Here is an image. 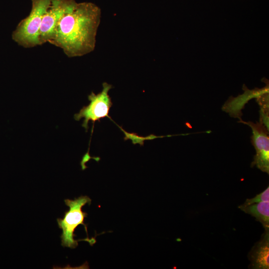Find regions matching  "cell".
<instances>
[{
    "instance_id": "2",
    "label": "cell",
    "mask_w": 269,
    "mask_h": 269,
    "mask_svg": "<svg viewBox=\"0 0 269 269\" xmlns=\"http://www.w3.org/2000/svg\"><path fill=\"white\" fill-rule=\"evenodd\" d=\"M64 202L69 209L64 213L63 218L57 219L59 228L62 230L61 246L75 249L81 241H87L92 246L96 241L95 238H88L87 226L84 222L88 214L82 210L86 204H91V199L87 196H80L74 200L65 199Z\"/></svg>"
},
{
    "instance_id": "4",
    "label": "cell",
    "mask_w": 269,
    "mask_h": 269,
    "mask_svg": "<svg viewBox=\"0 0 269 269\" xmlns=\"http://www.w3.org/2000/svg\"><path fill=\"white\" fill-rule=\"evenodd\" d=\"M103 89L101 92L97 94L93 92L88 96V98L90 103L87 106H84L77 114H75L74 118L76 121H79L84 118L82 126L88 131V123L90 121L93 123L91 135L93 132L95 123L96 121L100 122V119L107 118L112 121H114L109 116L110 108L113 105L111 97L108 93L113 88V86L107 82L102 84Z\"/></svg>"
},
{
    "instance_id": "6",
    "label": "cell",
    "mask_w": 269,
    "mask_h": 269,
    "mask_svg": "<svg viewBox=\"0 0 269 269\" xmlns=\"http://www.w3.org/2000/svg\"><path fill=\"white\" fill-rule=\"evenodd\" d=\"M77 2L75 0H51L50 6L43 15L40 29L41 45L49 43L62 17Z\"/></svg>"
},
{
    "instance_id": "3",
    "label": "cell",
    "mask_w": 269,
    "mask_h": 269,
    "mask_svg": "<svg viewBox=\"0 0 269 269\" xmlns=\"http://www.w3.org/2000/svg\"><path fill=\"white\" fill-rule=\"evenodd\" d=\"M29 14L22 19L12 34V38L18 45L32 48L41 45L39 34L43 15L51 0H31Z\"/></svg>"
},
{
    "instance_id": "1",
    "label": "cell",
    "mask_w": 269,
    "mask_h": 269,
    "mask_svg": "<svg viewBox=\"0 0 269 269\" xmlns=\"http://www.w3.org/2000/svg\"><path fill=\"white\" fill-rule=\"evenodd\" d=\"M101 18V8L96 4L77 2L62 17L49 43L69 58L88 54L95 48Z\"/></svg>"
},
{
    "instance_id": "9",
    "label": "cell",
    "mask_w": 269,
    "mask_h": 269,
    "mask_svg": "<svg viewBox=\"0 0 269 269\" xmlns=\"http://www.w3.org/2000/svg\"><path fill=\"white\" fill-rule=\"evenodd\" d=\"M121 131L124 133L125 137L124 140L125 141L130 139L132 140L133 144H139L140 146H143L144 140H153L157 138H161L164 137H170L174 135H185V134H175V135H167L163 136H157L153 134H150L146 136H140L137 134L135 133H129L125 131L122 127L115 123Z\"/></svg>"
},
{
    "instance_id": "10",
    "label": "cell",
    "mask_w": 269,
    "mask_h": 269,
    "mask_svg": "<svg viewBox=\"0 0 269 269\" xmlns=\"http://www.w3.org/2000/svg\"><path fill=\"white\" fill-rule=\"evenodd\" d=\"M269 201V187L268 186L264 191L257 194L254 197L246 199L242 206H248L253 204L257 203L262 201Z\"/></svg>"
},
{
    "instance_id": "11",
    "label": "cell",
    "mask_w": 269,
    "mask_h": 269,
    "mask_svg": "<svg viewBox=\"0 0 269 269\" xmlns=\"http://www.w3.org/2000/svg\"><path fill=\"white\" fill-rule=\"evenodd\" d=\"M89 148H90V147H89L88 151H87L86 153L85 154V155L83 157L82 160L81 162V165L82 166V168L83 170L85 169L86 168V166L85 165V163L87 162L90 159L93 158L95 160H96L97 161H98L100 159V158L99 157H91L90 155H89Z\"/></svg>"
},
{
    "instance_id": "5",
    "label": "cell",
    "mask_w": 269,
    "mask_h": 269,
    "mask_svg": "<svg viewBox=\"0 0 269 269\" xmlns=\"http://www.w3.org/2000/svg\"><path fill=\"white\" fill-rule=\"evenodd\" d=\"M249 126L252 130V143L254 145L256 154L251 163V167L256 166L262 171L269 174V129L261 121L254 123L252 122L240 121Z\"/></svg>"
},
{
    "instance_id": "8",
    "label": "cell",
    "mask_w": 269,
    "mask_h": 269,
    "mask_svg": "<svg viewBox=\"0 0 269 269\" xmlns=\"http://www.w3.org/2000/svg\"><path fill=\"white\" fill-rule=\"evenodd\" d=\"M238 208L245 213L254 217L265 230H269V201H262L248 206L240 205Z\"/></svg>"
},
{
    "instance_id": "7",
    "label": "cell",
    "mask_w": 269,
    "mask_h": 269,
    "mask_svg": "<svg viewBox=\"0 0 269 269\" xmlns=\"http://www.w3.org/2000/svg\"><path fill=\"white\" fill-rule=\"evenodd\" d=\"M251 269H269V230L264 233L248 254Z\"/></svg>"
}]
</instances>
